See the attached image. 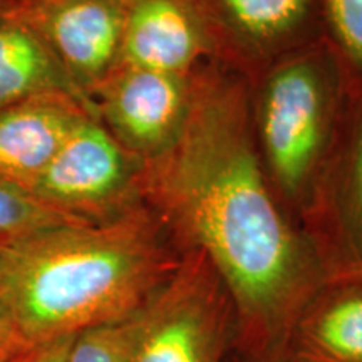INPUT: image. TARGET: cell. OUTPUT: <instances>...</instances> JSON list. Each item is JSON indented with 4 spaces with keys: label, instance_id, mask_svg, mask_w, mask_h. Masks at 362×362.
Masks as SVG:
<instances>
[{
    "label": "cell",
    "instance_id": "1",
    "mask_svg": "<svg viewBox=\"0 0 362 362\" xmlns=\"http://www.w3.org/2000/svg\"><path fill=\"white\" fill-rule=\"evenodd\" d=\"M146 163V205L185 250L210 260L233 298L240 354L279 349L325 279L262 165L248 81L216 61L194 71L187 123Z\"/></svg>",
    "mask_w": 362,
    "mask_h": 362
},
{
    "label": "cell",
    "instance_id": "2",
    "mask_svg": "<svg viewBox=\"0 0 362 362\" xmlns=\"http://www.w3.org/2000/svg\"><path fill=\"white\" fill-rule=\"evenodd\" d=\"M188 250L149 205L101 225H62L0 252V292L29 344L139 314Z\"/></svg>",
    "mask_w": 362,
    "mask_h": 362
},
{
    "label": "cell",
    "instance_id": "3",
    "mask_svg": "<svg viewBox=\"0 0 362 362\" xmlns=\"http://www.w3.org/2000/svg\"><path fill=\"white\" fill-rule=\"evenodd\" d=\"M248 84L262 165L279 200L300 226L336 144L351 83L320 39L280 59Z\"/></svg>",
    "mask_w": 362,
    "mask_h": 362
},
{
    "label": "cell",
    "instance_id": "4",
    "mask_svg": "<svg viewBox=\"0 0 362 362\" xmlns=\"http://www.w3.org/2000/svg\"><path fill=\"white\" fill-rule=\"evenodd\" d=\"M238 317L215 267L188 250L180 269L139 312L128 362H237Z\"/></svg>",
    "mask_w": 362,
    "mask_h": 362
},
{
    "label": "cell",
    "instance_id": "5",
    "mask_svg": "<svg viewBox=\"0 0 362 362\" xmlns=\"http://www.w3.org/2000/svg\"><path fill=\"white\" fill-rule=\"evenodd\" d=\"M146 166L89 116L69 134L30 197L76 223H110L146 205Z\"/></svg>",
    "mask_w": 362,
    "mask_h": 362
},
{
    "label": "cell",
    "instance_id": "6",
    "mask_svg": "<svg viewBox=\"0 0 362 362\" xmlns=\"http://www.w3.org/2000/svg\"><path fill=\"white\" fill-rule=\"evenodd\" d=\"M300 228L325 280L362 279V93L352 86Z\"/></svg>",
    "mask_w": 362,
    "mask_h": 362
},
{
    "label": "cell",
    "instance_id": "7",
    "mask_svg": "<svg viewBox=\"0 0 362 362\" xmlns=\"http://www.w3.org/2000/svg\"><path fill=\"white\" fill-rule=\"evenodd\" d=\"M215 61L253 83L280 59L324 39L320 0H194Z\"/></svg>",
    "mask_w": 362,
    "mask_h": 362
},
{
    "label": "cell",
    "instance_id": "8",
    "mask_svg": "<svg viewBox=\"0 0 362 362\" xmlns=\"http://www.w3.org/2000/svg\"><path fill=\"white\" fill-rule=\"evenodd\" d=\"M193 74L119 64L90 96L94 116L121 146L144 161L155 160L187 123Z\"/></svg>",
    "mask_w": 362,
    "mask_h": 362
},
{
    "label": "cell",
    "instance_id": "9",
    "mask_svg": "<svg viewBox=\"0 0 362 362\" xmlns=\"http://www.w3.org/2000/svg\"><path fill=\"white\" fill-rule=\"evenodd\" d=\"M12 12L33 27L89 101L119 66L128 0H21Z\"/></svg>",
    "mask_w": 362,
    "mask_h": 362
},
{
    "label": "cell",
    "instance_id": "10",
    "mask_svg": "<svg viewBox=\"0 0 362 362\" xmlns=\"http://www.w3.org/2000/svg\"><path fill=\"white\" fill-rule=\"evenodd\" d=\"M215 61L194 0H128L119 64L188 76Z\"/></svg>",
    "mask_w": 362,
    "mask_h": 362
},
{
    "label": "cell",
    "instance_id": "11",
    "mask_svg": "<svg viewBox=\"0 0 362 362\" xmlns=\"http://www.w3.org/2000/svg\"><path fill=\"white\" fill-rule=\"evenodd\" d=\"M89 116L93 107L69 94H45L0 111V183L30 197L69 134Z\"/></svg>",
    "mask_w": 362,
    "mask_h": 362
},
{
    "label": "cell",
    "instance_id": "12",
    "mask_svg": "<svg viewBox=\"0 0 362 362\" xmlns=\"http://www.w3.org/2000/svg\"><path fill=\"white\" fill-rule=\"evenodd\" d=\"M280 349L292 362H362V279L324 280Z\"/></svg>",
    "mask_w": 362,
    "mask_h": 362
},
{
    "label": "cell",
    "instance_id": "13",
    "mask_svg": "<svg viewBox=\"0 0 362 362\" xmlns=\"http://www.w3.org/2000/svg\"><path fill=\"white\" fill-rule=\"evenodd\" d=\"M45 94H69L93 107L33 27L6 13L0 17V111Z\"/></svg>",
    "mask_w": 362,
    "mask_h": 362
},
{
    "label": "cell",
    "instance_id": "14",
    "mask_svg": "<svg viewBox=\"0 0 362 362\" xmlns=\"http://www.w3.org/2000/svg\"><path fill=\"white\" fill-rule=\"evenodd\" d=\"M324 40L362 93V0H320Z\"/></svg>",
    "mask_w": 362,
    "mask_h": 362
},
{
    "label": "cell",
    "instance_id": "15",
    "mask_svg": "<svg viewBox=\"0 0 362 362\" xmlns=\"http://www.w3.org/2000/svg\"><path fill=\"white\" fill-rule=\"evenodd\" d=\"M62 225L83 223L67 220L29 194L0 183V252Z\"/></svg>",
    "mask_w": 362,
    "mask_h": 362
},
{
    "label": "cell",
    "instance_id": "16",
    "mask_svg": "<svg viewBox=\"0 0 362 362\" xmlns=\"http://www.w3.org/2000/svg\"><path fill=\"white\" fill-rule=\"evenodd\" d=\"M138 315L78 334L69 362H128L138 330Z\"/></svg>",
    "mask_w": 362,
    "mask_h": 362
},
{
    "label": "cell",
    "instance_id": "17",
    "mask_svg": "<svg viewBox=\"0 0 362 362\" xmlns=\"http://www.w3.org/2000/svg\"><path fill=\"white\" fill-rule=\"evenodd\" d=\"M76 336L57 337L52 341L37 344L30 351L25 362H69L71 347Z\"/></svg>",
    "mask_w": 362,
    "mask_h": 362
},
{
    "label": "cell",
    "instance_id": "18",
    "mask_svg": "<svg viewBox=\"0 0 362 362\" xmlns=\"http://www.w3.org/2000/svg\"><path fill=\"white\" fill-rule=\"evenodd\" d=\"M17 346H29V342L22 336L16 317L11 310V305L7 304L4 293L0 292V347Z\"/></svg>",
    "mask_w": 362,
    "mask_h": 362
},
{
    "label": "cell",
    "instance_id": "19",
    "mask_svg": "<svg viewBox=\"0 0 362 362\" xmlns=\"http://www.w3.org/2000/svg\"><path fill=\"white\" fill-rule=\"evenodd\" d=\"M33 349V344L17 347H0V362H25Z\"/></svg>",
    "mask_w": 362,
    "mask_h": 362
},
{
    "label": "cell",
    "instance_id": "20",
    "mask_svg": "<svg viewBox=\"0 0 362 362\" xmlns=\"http://www.w3.org/2000/svg\"><path fill=\"white\" fill-rule=\"evenodd\" d=\"M237 362H292L288 359L287 354L280 349H275L269 352V354H264V356H259V357H247V356H242L238 352V357H237Z\"/></svg>",
    "mask_w": 362,
    "mask_h": 362
},
{
    "label": "cell",
    "instance_id": "21",
    "mask_svg": "<svg viewBox=\"0 0 362 362\" xmlns=\"http://www.w3.org/2000/svg\"><path fill=\"white\" fill-rule=\"evenodd\" d=\"M21 0H0V17L11 13L13 8L19 6Z\"/></svg>",
    "mask_w": 362,
    "mask_h": 362
}]
</instances>
